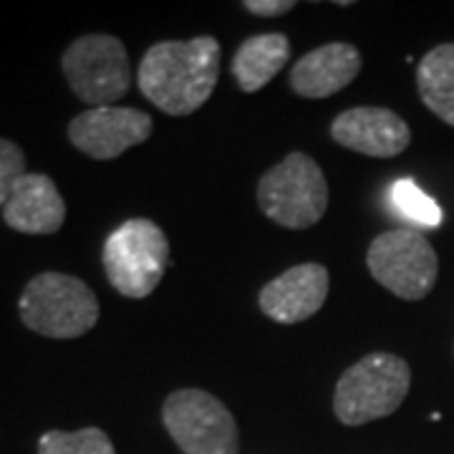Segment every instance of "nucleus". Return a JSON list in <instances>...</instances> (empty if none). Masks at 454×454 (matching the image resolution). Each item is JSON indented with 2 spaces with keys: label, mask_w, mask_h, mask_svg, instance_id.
<instances>
[{
  "label": "nucleus",
  "mask_w": 454,
  "mask_h": 454,
  "mask_svg": "<svg viewBox=\"0 0 454 454\" xmlns=\"http://www.w3.org/2000/svg\"><path fill=\"white\" fill-rule=\"evenodd\" d=\"M409 387L411 369L404 358L376 351L340 373L333 394V414L346 427L384 419L402 406Z\"/></svg>",
  "instance_id": "obj_2"
},
{
  "label": "nucleus",
  "mask_w": 454,
  "mask_h": 454,
  "mask_svg": "<svg viewBox=\"0 0 454 454\" xmlns=\"http://www.w3.org/2000/svg\"><path fill=\"white\" fill-rule=\"evenodd\" d=\"M333 142L364 157L389 160L402 154L411 142L404 119L384 106H354L331 121Z\"/></svg>",
  "instance_id": "obj_10"
},
{
  "label": "nucleus",
  "mask_w": 454,
  "mask_h": 454,
  "mask_svg": "<svg viewBox=\"0 0 454 454\" xmlns=\"http://www.w3.org/2000/svg\"><path fill=\"white\" fill-rule=\"evenodd\" d=\"M328 270L318 262H301L273 278L258 295L260 310L276 324H301L324 309L328 298Z\"/></svg>",
  "instance_id": "obj_11"
},
{
  "label": "nucleus",
  "mask_w": 454,
  "mask_h": 454,
  "mask_svg": "<svg viewBox=\"0 0 454 454\" xmlns=\"http://www.w3.org/2000/svg\"><path fill=\"white\" fill-rule=\"evenodd\" d=\"M389 202L399 217H404L414 225L437 227L442 223V207L414 179H396L389 187Z\"/></svg>",
  "instance_id": "obj_16"
},
{
  "label": "nucleus",
  "mask_w": 454,
  "mask_h": 454,
  "mask_svg": "<svg viewBox=\"0 0 454 454\" xmlns=\"http://www.w3.org/2000/svg\"><path fill=\"white\" fill-rule=\"evenodd\" d=\"M369 273L379 286L402 301L427 298L439 276V260L432 243L417 230H387L376 235L366 253Z\"/></svg>",
  "instance_id": "obj_8"
},
{
  "label": "nucleus",
  "mask_w": 454,
  "mask_h": 454,
  "mask_svg": "<svg viewBox=\"0 0 454 454\" xmlns=\"http://www.w3.org/2000/svg\"><path fill=\"white\" fill-rule=\"evenodd\" d=\"M260 212L288 230L313 227L328 207V182L318 162L291 152L283 162L270 167L258 182Z\"/></svg>",
  "instance_id": "obj_4"
},
{
  "label": "nucleus",
  "mask_w": 454,
  "mask_h": 454,
  "mask_svg": "<svg viewBox=\"0 0 454 454\" xmlns=\"http://www.w3.org/2000/svg\"><path fill=\"white\" fill-rule=\"evenodd\" d=\"M291 59V41L283 33L250 35L235 51L230 71L245 94H255L270 83Z\"/></svg>",
  "instance_id": "obj_14"
},
{
  "label": "nucleus",
  "mask_w": 454,
  "mask_h": 454,
  "mask_svg": "<svg viewBox=\"0 0 454 454\" xmlns=\"http://www.w3.org/2000/svg\"><path fill=\"white\" fill-rule=\"evenodd\" d=\"M417 89L424 106L454 127V43H442L419 61Z\"/></svg>",
  "instance_id": "obj_15"
},
{
  "label": "nucleus",
  "mask_w": 454,
  "mask_h": 454,
  "mask_svg": "<svg viewBox=\"0 0 454 454\" xmlns=\"http://www.w3.org/2000/svg\"><path fill=\"white\" fill-rule=\"evenodd\" d=\"M361 64V51L354 43H325L293 64L291 89L303 98L333 97L356 79Z\"/></svg>",
  "instance_id": "obj_12"
},
{
  "label": "nucleus",
  "mask_w": 454,
  "mask_h": 454,
  "mask_svg": "<svg viewBox=\"0 0 454 454\" xmlns=\"http://www.w3.org/2000/svg\"><path fill=\"white\" fill-rule=\"evenodd\" d=\"M162 422L182 454L240 452V434L235 417L210 391H172L164 399Z\"/></svg>",
  "instance_id": "obj_7"
},
{
  "label": "nucleus",
  "mask_w": 454,
  "mask_h": 454,
  "mask_svg": "<svg viewBox=\"0 0 454 454\" xmlns=\"http://www.w3.org/2000/svg\"><path fill=\"white\" fill-rule=\"evenodd\" d=\"M61 68L71 91L91 109L114 106L131 89L129 53L116 35L89 33L64 51Z\"/></svg>",
  "instance_id": "obj_6"
},
{
  "label": "nucleus",
  "mask_w": 454,
  "mask_h": 454,
  "mask_svg": "<svg viewBox=\"0 0 454 454\" xmlns=\"http://www.w3.org/2000/svg\"><path fill=\"white\" fill-rule=\"evenodd\" d=\"M220 76V41L197 35L162 41L146 51L137 83L146 101L169 116H190L210 101Z\"/></svg>",
  "instance_id": "obj_1"
},
{
  "label": "nucleus",
  "mask_w": 454,
  "mask_h": 454,
  "mask_svg": "<svg viewBox=\"0 0 454 454\" xmlns=\"http://www.w3.org/2000/svg\"><path fill=\"white\" fill-rule=\"evenodd\" d=\"M154 121L134 106H98L71 119L68 139L91 160L109 162L152 137Z\"/></svg>",
  "instance_id": "obj_9"
},
{
  "label": "nucleus",
  "mask_w": 454,
  "mask_h": 454,
  "mask_svg": "<svg viewBox=\"0 0 454 454\" xmlns=\"http://www.w3.org/2000/svg\"><path fill=\"white\" fill-rule=\"evenodd\" d=\"M5 225L23 235H53L66 223V202L49 175L28 172L3 207Z\"/></svg>",
  "instance_id": "obj_13"
},
{
  "label": "nucleus",
  "mask_w": 454,
  "mask_h": 454,
  "mask_svg": "<svg viewBox=\"0 0 454 454\" xmlns=\"http://www.w3.org/2000/svg\"><path fill=\"white\" fill-rule=\"evenodd\" d=\"M26 175L28 172H26V154H23V149L16 142L0 137V210L5 207L13 187Z\"/></svg>",
  "instance_id": "obj_18"
},
{
  "label": "nucleus",
  "mask_w": 454,
  "mask_h": 454,
  "mask_svg": "<svg viewBox=\"0 0 454 454\" xmlns=\"http://www.w3.org/2000/svg\"><path fill=\"white\" fill-rule=\"evenodd\" d=\"M38 454H116L112 439L98 427H83L79 432L51 429L38 439Z\"/></svg>",
  "instance_id": "obj_17"
},
{
  "label": "nucleus",
  "mask_w": 454,
  "mask_h": 454,
  "mask_svg": "<svg viewBox=\"0 0 454 454\" xmlns=\"http://www.w3.org/2000/svg\"><path fill=\"white\" fill-rule=\"evenodd\" d=\"M243 5L247 13H253V16H258V18L286 16L288 11L295 8V3H293V0H245Z\"/></svg>",
  "instance_id": "obj_19"
},
{
  "label": "nucleus",
  "mask_w": 454,
  "mask_h": 454,
  "mask_svg": "<svg viewBox=\"0 0 454 454\" xmlns=\"http://www.w3.org/2000/svg\"><path fill=\"white\" fill-rule=\"evenodd\" d=\"M20 321L46 339H79L98 321V298L82 278L46 270L23 288Z\"/></svg>",
  "instance_id": "obj_3"
},
{
  "label": "nucleus",
  "mask_w": 454,
  "mask_h": 454,
  "mask_svg": "<svg viewBox=\"0 0 454 454\" xmlns=\"http://www.w3.org/2000/svg\"><path fill=\"white\" fill-rule=\"evenodd\" d=\"M101 262L114 291L139 301L152 295L164 278L169 265V240L157 223L134 217L106 238Z\"/></svg>",
  "instance_id": "obj_5"
}]
</instances>
